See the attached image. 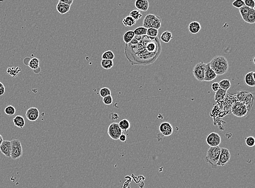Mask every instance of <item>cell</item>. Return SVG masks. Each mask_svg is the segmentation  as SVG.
Instances as JSON below:
<instances>
[{"instance_id":"cell-1","label":"cell","mask_w":255,"mask_h":188,"mask_svg":"<svg viewBox=\"0 0 255 188\" xmlns=\"http://www.w3.org/2000/svg\"><path fill=\"white\" fill-rule=\"evenodd\" d=\"M161 51L158 37L135 36L130 44H126V57L132 65L152 64L159 57Z\"/></svg>"},{"instance_id":"cell-2","label":"cell","mask_w":255,"mask_h":188,"mask_svg":"<svg viewBox=\"0 0 255 188\" xmlns=\"http://www.w3.org/2000/svg\"><path fill=\"white\" fill-rule=\"evenodd\" d=\"M209 63L211 69L217 75H224L228 72L229 65L225 56H215Z\"/></svg>"},{"instance_id":"cell-3","label":"cell","mask_w":255,"mask_h":188,"mask_svg":"<svg viewBox=\"0 0 255 188\" xmlns=\"http://www.w3.org/2000/svg\"><path fill=\"white\" fill-rule=\"evenodd\" d=\"M220 152L221 148L219 146L210 147L207 150L205 161L212 168H217L218 162L219 158Z\"/></svg>"},{"instance_id":"cell-4","label":"cell","mask_w":255,"mask_h":188,"mask_svg":"<svg viewBox=\"0 0 255 188\" xmlns=\"http://www.w3.org/2000/svg\"><path fill=\"white\" fill-rule=\"evenodd\" d=\"M161 18L159 16L150 14L144 19L143 27L146 29L154 28L158 30L161 27Z\"/></svg>"},{"instance_id":"cell-5","label":"cell","mask_w":255,"mask_h":188,"mask_svg":"<svg viewBox=\"0 0 255 188\" xmlns=\"http://www.w3.org/2000/svg\"><path fill=\"white\" fill-rule=\"evenodd\" d=\"M237 98L240 99L239 102H242L246 105V108L250 114L253 104V94L247 91H240L237 94Z\"/></svg>"},{"instance_id":"cell-6","label":"cell","mask_w":255,"mask_h":188,"mask_svg":"<svg viewBox=\"0 0 255 188\" xmlns=\"http://www.w3.org/2000/svg\"><path fill=\"white\" fill-rule=\"evenodd\" d=\"M231 112L233 115L239 118H244L249 115L245 104L242 102H237L232 106Z\"/></svg>"},{"instance_id":"cell-7","label":"cell","mask_w":255,"mask_h":188,"mask_svg":"<svg viewBox=\"0 0 255 188\" xmlns=\"http://www.w3.org/2000/svg\"><path fill=\"white\" fill-rule=\"evenodd\" d=\"M23 154V148L20 140L14 139L11 141V158L13 160L20 158Z\"/></svg>"},{"instance_id":"cell-8","label":"cell","mask_w":255,"mask_h":188,"mask_svg":"<svg viewBox=\"0 0 255 188\" xmlns=\"http://www.w3.org/2000/svg\"><path fill=\"white\" fill-rule=\"evenodd\" d=\"M206 64L204 62H201L197 63V64L195 66L192 73L196 79L199 81L202 82L204 81V77L206 70Z\"/></svg>"},{"instance_id":"cell-9","label":"cell","mask_w":255,"mask_h":188,"mask_svg":"<svg viewBox=\"0 0 255 188\" xmlns=\"http://www.w3.org/2000/svg\"><path fill=\"white\" fill-rule=\"evenodd\" d=\"M107 132L110 137L113 140H117L123 133V131L120 128L118 123H113L110 124L108 127Z\"/></svg>"},{"instance_id":"cell-10","label":"cell","mask_w":255,"mask_h":188,"mask_svg":"<svg viewBox=\"0 0 255 188\" xmlns=\"http://www.w3.org/2000/svg\"><path fill=\"white\" fill-rule=\"evenodd\" d=\"M230 152L228 149L225 148H222L219 158L217 166H224L225 164H227L230 161Z\"/></svg>"},{"instance_id":"cell-11","label":"cell","mask_w":255,"mask_h":188,"mask_svg":"<svg viewBox=\"0 0 255 188\" xmlns=\"http://www.w3.org/2000/svg\"><path fill=\"white\" fill-rule=\"evenodd\" d=\"M206 140L210 147L218 146L221 143V137L217 133L212 132L207 136Z\"/></svg>"},{"instance_id":"cell-12","label":"cell","mask_w":255,"mask_h":188,"mask_svg":"<svg viewBox=\"0 0 255 188\" xmlns=\"http://www.w3.org/2000/svg\"><path fill=\"white\" fill-rule=\"evenodd\" d=\"M159 132L164 136L168 137L172 135L173 132V127L171 124L168 122H164L160 124L159 126Z\"/></svg>"},{"instance_id":"cell-13","label":"cell","mask_w":255,"mask_h":188,"mask_svg":"<svg viewBox=\"0 0 255 188\" xmlns=\"http://www.w3.org/2000/svg\"><path fill=\"white\" fill-rule=\"evenodd\" d=\"M40 113L38 109L36 107H30L27 110L26 113V117L30 122H35L39 117Z\"/></svg>"},{"instance_id":"cell-14","label":"cell","mask_w":255,"mask_h":188,"mask_svg":"<svg viewBox=\"0 0 255 188\" xmlns=\"http://www.w3.org/2000/svg\"><path fill=\"white\" fill-rule=\"evenodd\" d=\"M0 151L8 158L11 157V141L3 140L1 145L0 146Z\"/></svg>"},{"instance_id":"cell-15","label":"cell","mask_w":255,"mask_h":188,"mask_svg":"<svg viewBox=\"0 0 255 188\" xmlns=\"http://www.w3.org/2000/svg\"><path fill=\"white\" fill-rule=\"evenodd\" d=\"M217 75L213 71L210 66V63L206 64V70L204 77V81H212L215 79Z\"/></svg>"},{"instance_id":"cell-16","label":"cell","mask_w":255,"mask_h":188,"mask_svg":"<svg viewBox=\"0 0 255 188\" xmlns=\"http://www.w3.org/2000/svg\"><path fill=\"white\" fill-rule=\"evenodd\" d=\"M134 5L139 11H146L149 7V2L147 0H136Z\"/></svg>"},{"instance_id":"cell-17","label":"cell","mask_w":255,"mask_h":188,"mask_svg":"<svg viewBox=\"0 0 255 188\" xmlns=\"http://www.w3.org/2000/svg\"><path fill=\"white\" fill-rule=\"evenodd\" d=\"M255 73L254 72H250L246 74L244 77L245 84L249 87H255Z\"/></svg>"},{"instance_id":"cell-18","label":"cell","mask_w":255,"mask_h":188,"mask_svg":"<svg viewBox=\"0 0 255 188\" xmlns=\"http://www.w3.org/2000/svg\"><path fill=\"white\" fill-rule=\"evenodd\" d=\"M201 29V26L199 22L197 21H192L190 22L188 30L190 33L192 34H197Z\"/></svg>"},{"instance_id":"cell-19","label":"cell","mask_w":255,"mask_h":188,"mask_svg":"<svg viewBox=\"0 0 255 188\" xmlns=\"http://www.w3.org/2000/svg\"><path fill=\"white\" fill-rule=\"evenodd\" d=\"M70 7L71 6L62 2L59 0L56 6V9L59 13L63 15V14L67 13V12L69 11Z\"/></svg>"},{"instance_id":"cell-20","label":"cell","mask_w":255,"mask_h":188,"mask_svg":"<svg viewBox=\"0 0 255 188\" xmlns=\"http://www.w3.org/2000/svg\"><path fill=\"white\" fill-rule=\"evenodd\" d=\"M15 126L19 128H23L25 125V120L24 118L21 115H16L13 119Z\"/></svg>"},{"instance_id":"cell-21","label":"cell","mask_w":255,"mask_h":188,"mask_svg":"<svg viewBox=\"0 0 255 188\" xmlns=\"http://www.w3.org/2000/svg\"><path fill=\"white\" fill-rule=\"evenodd\" d=\"M21 72V69L19 67H9L7 69V73L14 78L17 77Z\"/></svg>"},{"instance_id":"cell-22","label":"cell","mask_w":255,"mask_h":188,"mask_svg":"<svg viewBox=\"0 0 255 188\" xmlns=\"http://www.w3.org/2000/svg\"><path fill=\"white\" fill-rule=\"evenodd\" d=\"M245 22L248 23L250 24H253L255 23V10L254 9H251L250 11L248 14L246 16L244 20Z\"/></svg>"},{"instance_id":"cell-23","label":"cell","mask_w":255,"mask_h":188,"mask_svg":"<svg viewBox=\"0 0 255 188\" xmlns=\"http://www.w3.org/2000/svg\"><path fill=\"white\" fill-rule=\"evenodd\" d=\"M134 36H135V34H134V31H126L123 36V41L125 42L126 44H128L134 39Z\"/></svg>"},{"instance_id":"cell-24","label":"cell","mask_w":255,"mask_h":188,"mask_svg":"<svg viewBox=\"0 0 255 188\" xmlns=\"http://www.w3.org/2000/svg\"><path fill=\"white\" fill-rule=\"evenodd\" d=\"M172 38H173V36H172V33L170 31H166L162 34L160 38L162 42H164L166 44H168L170 42V40L172 39Z\"/></svg>"},{"instance_id":"cell-25","label":"cell","mask_w":255,"mask_h":188,"mask_svg":"<svg viewBox=\"0 0 255 188\" xmlns=\"http://www.w3.org/2000/svg\"><path fill=\"white\" fill-rule=\"evenodd\" d=\"M227 92L223 90L222 89H219L218 90L214 95V100L215 102H219L220 100L225 99L226 97Z\"/></svg>"},{"instance_id":"cell-26","label":"cell","mask_w":255,"mask_h":188,"mask_svg":"<svg viewBox=\"0 0 255 188\" xmlns=\"http://www.w3.org/2000/svg\"><path fill=\"white\" fill-rule=\"evenodd\" d=\"M219 85L220 89H222L223 90L226 91V92L228 91L231 86L230 80L228 79L222 80V81H220L219 82Z\"/></svg>"},{"instance_id":"cell-27","label":"cell","mask_w":255,"mask_h":188,"mask_svg":"<svg viewBox=\"0 0 255 188\" xmlns=\"http://www.w3.org/2000/svg\"><path fill=\"white\" fill-rule=\"evenodd\" d=\"M118 124H119L120 128H121L123 131H125V132L127 131L130 129V127H131V124H130L129 120L126 119L120 120Z\"/></svg>"},{"instance_id":"cell-28","label":"cell","mask_w":255,"mask_h":188,"mask_svg":"<svg viewBox=\"0 0 255 188\" xmlns=\"http://www.w3.org/2000/svg\"><path fill=\"white\" fill-rule=\"evenodd\" d=\"M39 65H40V61L38 58H32L28 62V65L29 68L33 70L37 69L38 68H39Z\"/></svg>"},{"instance_id":"cell-29","label":"cell","mask_w":255,"mask_h":188,"mask_svg":"<svg viewBox=\"0 0 255 188\" xmlns=\"http://www.w3.org/2000/svg\"><path fill=\"white\" fill-rule=\"evenodd\" d=\"M122 22L124 26L131 27L136 23V21H135L133 18L128 15L126 16L125 18L123 19Z\"/></svg>"},{"instance_id":"cell-30","label":"cell","mask_w":255,"mask_h":188,"mask_svg":"<svg viewBox=\"0 0 255 188\" xmlns=\"http://www.w3.org/2000/svg\"><path fill=\"white\" fill-rule=\"evenodd\" d=\"M114 65L113 60L102 59L101 61V66L105 69H110Z\"/></svg>"},{"instance_id":"cell-31","label":"cell","mask_w":255,"mask_h":188,"mask_svg":"<svg viewBox=\"0 0 255 188\" xmlns=\"http://www.w3.org/2000/svg\"><path fill=\"white\" fill-rule=\"evenodd\" d=\"M147 29L144 27H139L134 29V33L136 36H146Z\"/></svg>"},{"instance_id":"cell-32","label":"cell","mask_w":255,"mask_h":188,"mask_svg":"<svg viewBox=\"0 0 255 188\" xmlns=\"http://www.w3.org/2000/svg\"><path fill=\"white\" fill-rule=\"evenodd\" d=\"M130 16L133 18L135 21H138L142 18V14L138 10H133L130 13Z\"/></svg>"},{"instance_id":"cell-33","label":"cell","mask_w":255,"mask_h":188,"mask_svg":"<svg viewBox=\"0 0 255 188\" xmlns=\"http://www.w3.org/2000/svg\"><path fill=\"white\" fill-rule=\"evenodd\" d=\"M115 58L114 53L112 51H106L102 55V59L113 60Z\"/></svg>"},{"instance_id":"cell-34","label":"cell","mask_w":255,"mask_h":188,"mask_svg":"<svg viewBox=\"0 0 255 188\" xmlns=\"http://www.w3.org/2000/svg\"><path fill=\"white\" fill-rule=\"evenodd\" d=\"M251 10V8H249V7H246L245 6H244L243 7H242V8H240V9H239L240 14V15L242 16L243 20H244L245 18L246 17V16L249 13L250 11Z\"/></svg>"},{"instance_id":"cell-35","label":"cell","mask_w":255,"mask_h":188,"mask_svg":"<svg viewBox=\"0 0 255 188\" xmlns=\"http://www.w3.org/2000/svg\"><path fill=\"white\" fill-rule=\"evenodd\" d=\"M158 34V30L154 28H149L147 29L146 36L150 38H156Z\"/></svg>"},{"instance_id":"cell-36","label":"cell","mask_w":255,"mask_h":188,"mask_svg":"<svg viewBox=\"0 0 255 188\" xmlns=\"http://www.w3.org/2000/svg\"><path fill=\"white\" fill-rule=\"evenodd\" d=\"M100 95L102 98H104L108 96V95H111V91L110 89L107 87H103L101 88L99 91Z\"/></svg>"},{"instance_id":"cell-37","label":"cell","mask_w":255,"mask_h":188,"mask_svg":"<svg viewBox=\"0 0 255 188\" xmlns=\"http://www.w3.org/2000/svg\"><path fill=\"white\" fill-rule=\"evenodd\" d=\"M245 144L247 146L250 148H253L255 146V138L253 136H249L248 137L245 138Z\"/></svg>"},{"instance_id":"cell-38","label":"cell","mask_w":255,"mask_h":188,"mask_svg":"<svg viewBox=\"0 0 255 188\" xmlns=\"http://www.w3.org/2000/svg\"><path fill=\"white\" fill-rule=\"evenodd\" d=\"M5 113L8 115H13L16 113L15 108L11 105L6 107L5 109Z\"/></svg>"},{"instance_id":"cell-39","label":"cell","mask_w":255,"mask_h":188,"mask_svg":"<svg viewBox=\"0 0 255 188\" xmlns=\"http://www.w3.org/2000/svg\"><path fill=\"white\" fill-rule=\"evenodd\" d=\"M232 6L236 8L240 9V8L245 6L244 1L243 0H236L232 2Z\"/></svg>"},{"instance_id":"cell-40","label":"cell","mask_w":255,"mask_h":188,"mask_svg":"<svg viewBox=\"0 0 255 188\" xmlns=\"http://www.w3.org/2000/svg\"><path fill=\"white\" fill-rule=\"evenodd\" d=\"M245 6L251 9H255V1L254 0H245L244 1Z\"/></svg>"},{"instance_id":"cell-41","label":"cell","mask_w":255,"mask_h":188,"mask_svg":"<svg viewBox=\"0 0 255 188\" xmlns=\"http://www.w3.org/2000/svg\"><path fill=\"white\" fill-rule=\"evenodd\" d=\"M103 102L106 105H110L113 102V98L111 95H108L103 98Z\"/></svg>"},{"instance_id":"cell-42","label":"cell","mask_w":255,"mask_h":188,"mask_svg":"<svg viewBox=\"0 0 255 188\" xmlns=\"http://www.w3.org/2000/svg\"><path fill=\"white\" fill-rule=\"evenodd\" d=\"M219 89L220 86L219 82H213L212 84L211 85V89L214 92H216Z\"/></svg>"},{"instance_id":"cell-43","label":"cell","mask_w":255,"mask_h":188,"mask_svg":"<svg viewBox=\"0 0 255 188\" xmlns=\"http://www.w3.org/2000/svg\"><path fill=\"white\" fill-rule=\"evenodd\" d=\"M119 118V115L116 113H111L109 115V118L112 120L118 119Z\"/></svg>"},{"instance_id":"cell-44","label":"cell","mask_w":255,"mask_h":188,"mask_svg":"<svg viewBox=\"0 0 255 188\" xmlns=\"http://www.w3.org/2000/svg\"><path fill=\"white\" fill-rule=\"evenodd\" d=\"M62 2L64 3L65 4L69 5L70 6H71L72 3H73V0H60Z\"/></svg>"},{"instance_id":"cell-45","label":"cell","mask_w":255,"mask_h":188,"mask_svg":"<svg viewBox=\"0 0 255 188\" xmlns=\"http://www.w3.org/2000/svg\"><path fill=\"white\" fill-rule=\"evenodd\" d=\"M119 140L121 141V142H125L126 140H127V137H126V136L125 135V134H123V133L122 135H121L120 136V137H119Z\"/></svg>"},{"instance_id":"cell-46","label":"cell","mask_w":255,"mask_h":188,"mask_svg":"<svg viewBox=\"0 0 255 188\" xmlns=\"http://www.w3.org/2000/svg\"><path fill=\"white\" fill-rule=\"evenodd\" d=\"M5 93V86L1 87H0V96L3 95Z\"/></svg>"},{"instance_id":"cell-47","label":"cell","mask_w":255,"mask_h":188,"mask_svg":"<svg viewBox=\"0 0 255 188\" xmlns=\"http://www.w3.org/2000/svg\"><path fill=\"white\" fill-rule=\"evenodd\" d=\"M3 137L1 136V135H0V146L1 145V144L3 142Z\"/></svg>"},{"instance_id":"cell-48","label":"cell","mask_w":255,"mask_h":188,"mask_svg":"<svg viewBox=\"0 0 255 188\" xmlns=\"http://www.w3.org/2000/svg\"><path fill=\"white\" fill-rule=\"evenodd\" d=\"M4 86V85L1 82H0V87H3Z\"/></svg>"},{"instance_id":"cell-49","label":"cell","mask_w":255,"mask_h":188,"mask_svg":"<svg viewBox=\"0 0 255 188\" xmlns=\"http://www.w3.org/2000/svg\"><path fill=\"white\" fill-rule=\"evenodd\" d=\"M255 58H253V64H254V65H255Z\"/></svg>"}]
</instances>
